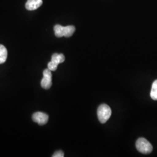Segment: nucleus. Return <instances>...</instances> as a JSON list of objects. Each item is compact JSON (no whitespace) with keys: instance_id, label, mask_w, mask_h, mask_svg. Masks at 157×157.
<instances>
[{"instance_id":"1","label":"nucleus","mask_w":157,"mask_h":157,"mask_svg":"<svg viewBox=\"0 0 157 157\" xmlns=\"http://www.w3.org/2000/svg\"><path fill=\"white\" fill-rule=\"evenodd\" d=\"M54 30L55 35L57 37H70L73 35L76 29L73 26H67L64 27L59 25H56L54 26Z\"/></svg>"},{"instance_id":"2","label":"nucleus","mask_w":157,"mask_h":157,"mask_svg":"<svg viewBox=\"0 0 157 157\" xmlns=\"http://www.w3.org/2000/svg\"><path fill=\"white\" fill-rule=\"evenodd\" d=\"M112 111L108 105L105 104H101L97 109V116L100 122L102 124H105L111 116Z\"/></svg>"},{"instance_id":"3","label":"nucleus","mask_w":157,"mask_h":157,"mask_svg":"<svg viewBox=\"0 0 157 157\" xmlns=\"http://www.w3.org/2000/svg\"><path fill=\"white\" fill-rule=\"evenodd\" d=\"M136 148L139 151L144 154H148L152 151L151 144L144 138H139L136 143Z\"/></svg>"},{"instance_id":"4","label":"nucleus","mask_w":157,"mask_h":157,"mask_svg":"<svg viewBox=\"0 0 157 157\" xmlns=\"http://www.w3.org/2000/svg\"><path fill=\"white\" fill-rule=\"evenodd\" d=\"M65 58L62 54H54L51 57V61L48 63V69L51 71H56L58 65L65 61Z\"/></svg>"},{"instance_id":"5","label":"nucleus","mask_w":157,"mask_h":157,"mask_svg":"<svg viewBox=\"0 0 157 157\" xmlns=\"http://www.w3.org/2000/svg\"><path fill=\"white\" fill-rule=\"evenodd\" d=\"M52 86V73L49 69L43 71V78L41 81V86L45 90L50 89Z\"/></svg>"},{"instance_id":"6","label":"nucleus","mask_w":157,"mask_h":157,"mask_svg":"<svg viewBox=\"0 0 157 157\" xmlns=\"http://www.w3.org/2000/svg\"><path fill=\"white\" fill-rule=\"evenodd\" d=\"M32 119L34 122L40 125H44L48 122V115L44 112H35L32 116Z\"/></svg>"},{"instance_id":"7","label":"nucleus","mask_w":157,"mask_h":157,"mask_svg":"<svg viewBox=\"0 0 157 157\" xmlns=\"http://www.w3.org/2000/svg\"><path fill=\"white\" fill-rule=\"evenodd\" d=\"M43 4L42 0H28L26 3L25 7L29 11L37 10Z\"/></svg>"},{"instance_id":"8","label":"nucleus","mask_w":157,"mask_h":157,"mask_svg":"<svg viewBox=\"0 0 157 157\" xmlns=\"http://www.w3.org/2000/svg\"><path fill=\"white\" fill-rule=\"evenodd\" d=\"M8 56V51L3 45L0 44V64L6 62Z\"/></svg>"},{"instance_id":"9","label":"nucleus","mask_w":157,"mask_h":157,"mask_svg":"<svg viewBox=\"0 0 157 157\" xmlns=\"http://www.w3.org/2000/svg\"><path fill=\"white\" fill-rule=\"evenodd\" d=\"M150 95L152 100H157V80H155L152 84Z\"/></svg>"},{"instance_id":"10","label":"nucleus","mask_w":157,"mask_h":157,"mask_svg":"<svg viewBox=\"0 0 157 157\" xmlns=\"http://www.w3.org/2000/svg\"><path fill=\"white\" fill-rule=\"evenodd\" d=\"M64 157V153L62 151H57L53 155L52 157Z\"/></svg>"}]
</instances>
